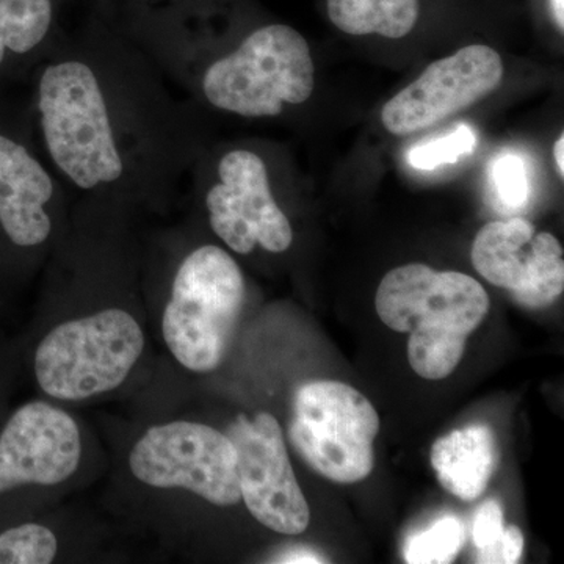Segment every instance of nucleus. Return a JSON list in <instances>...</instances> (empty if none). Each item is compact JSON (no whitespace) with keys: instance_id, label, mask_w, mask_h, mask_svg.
<instances>
[{"instance_id":"f257e3e1","label":"nucleus","mask_w":564,"mask_h":564,"mask_svg":"<svg viewBox=\"0 0 564 564\" xmlns=\"http://www.w3.org/2000/svg\"><path fill=\"white\" fill-rule=\"evenodd\" d=\"M375 307L393 332L410 333L408 361L414 372L444 380L462 362L467 337L488 314L489 299L467 274L410 263L386 274Z\"/></svg>"},{"instance_id":"f03ea898","label":"nucleus","mask_w":564,"mask_h":564,"mask_svg":"<svg viewBox=\"0 0 564 564\" xmlns=\"http://www.w3.org/2000/svg\"><path fill=\"white\" fill-rule=\"evenodd\" d=\"M41 129L52 162L77 187L117 182L124 162L101 84L84 62L47 66L39 84Z\"/></svg>"},{"instance_id":"7ed1b4c3","label":"nucleus","mask_w":564,"mask_h":564,"mask_svg":"<svg viewBox=\"0 0 564 564\" xmlns=\"http://www.w3.org/2000/svg\"><path fill=\"white\" fill-rule=\"evenodd\" d=\"M245 303L242 270L215 245L191 252L174 276L163 313L166 347L192 372L217 369L239 323Z\"/></svg>"},{"instance_id":"20e7f679","label":"nucleus","mask_w":564,"mask_h":564,"mask_svg":"<svg viewBox=\"0 0 564 564\" xmlns=\"http://www.w3.org/2000/svg\"><path fill=\"white\" fill-rule=\"evenodd\" d=\"M310 44L291 25H263L239 50L204 74L203 91L217 109L248 118L276 117L284 104H303L314 91Z\"/></svg>"},{"instance_id":"39448f33","label":"nucleus","mask_w":564,"mask_h":564,"mask_svg":"<svg viewBox=\"0 0 564 564\" xmlns=\"http://www.w3.org/2000/svg\"><path fill=\"white\" fill-rule=\"evenodd\" d=\"M144 347L139 323L122 310L62 323L36 348L35 373L47 395L84 400L124 383Z\"/></svg>"},{"instance_id":"423d86ee","label":"nucleus","mask_w":564,"mask_h":564,"mask_svg":"<svg viewBox=\"0 0 564 564\" xmlns=\"http://www.w3.org/2000/svg\"><path fill=\"white\" fill-rule=\"evenodd\" d=\"M380 415L373 404L340 381H311L293 399L289 440L303 462L336 484H358L373 470Z\"/></svg>"},{"instance_id":"0eeeda50","label":"nucleus","mask_w":564,"mask_h":564,"mask_svg":"<svg viewBox=\"0 0 564 564\" xmlns=\"http://www.w3.org/2000/svg\"><path fill=\"white\" fill-rule=\"evenodd\" d=\"M129 466L152 488H184L218 507L242 499L236 447L228 434L204 423L152 426L132 448Z\"/></svg>"},{"instance_id":"6e6552de","label":"nucleus","mask_w":564,"mask_h":564,"mask_svg":"<svg viewBox=\"0 0 564 564\" xmlns=\"http://www.w3.org/2000/svg\"><path fill=\"white\" fill-rule=\"evenodd\" d=\"M237 452L240 496L256 521L282 534H300L310 505L293 474L280 423L272 414L237 415L228 429Z\"/></svg>"},{"instance_id":"1a4fd4ad","label":"nucleus","mask_w":564,"mask_h":564,"mask_svg":"<svg viewBox=\"0 0 564 564\" xmlns=\"http://www.w3.org/2000/svg\"><path fill=\"white\" fill-rule=\"evenodd\" d=\"M499 52L484 44L463 47L432 63L422 76L386 104L384 128L393 135L425 131L469 109L499 88L503 79Z\"/></svg>"},{"instance_id":"9d476101","label":"nucleus","mask_w":564,"mask_h":564,"mask_svg":"<svg viewBox=\"0 0 564 564\" xmlns=\"http://www.w3.org/2000/svg\"><path fill=\"white\" fill-rule=\"evenodd\" d=\"M470 259L486 281L507 289L529 310L551 306L564 291L562 243L551 232H536L525 218L485 225L475 237Z\"/></svg>"},{"instance_id":"9b49d317","label":"nucleus","mask_w":564,"mask_h":564,"mask_svg":"<svg viewBox=\"0 0 564 564\" xmlns=\"http://www.w3.org/2000/svg\"><path fill=\"white\" fill-rule=\"evenodd\" d=\"M220 182L207 193L214 232L239 254L256 247L284 252L292 245L291 221L274 202L265 163L251 151H232L218 165Z\"/></svg>"},{"instance_id":"f8f14e48","label":"nucleus","mask_w":564,"mask_h":564,"mask_svg":"<svg viewBox=\"0 0 564 564\" xmlns=\"http://www.w3.org/2000/svg\"><path fill=\"white\" fill-rule=\"evenodd\" d=\"M79 426L50 403L20 408L0 434V492L20 486H54L80 463Z\"/></svg>"},{"instance_id":"ddd939ff","label":"nucleus","mask_w":564,"mask_h":564,"mask_svg":"<svg viewBox=\"0 0 564 564\" xmlns=\"http://www.w3.org/2000/svg\"><path fill=\"white\" fill-rule=\"evenodd\" d=\"M54 182L22 144L0 135V225L11 242L35 247L51 236L46 204Z\"/></svg>"},{"instance_id":"4468645a","label":"nucleus","mask_w":564,"mask_h":564,"mask_svg":"<svg viewBox=\"0 0 564 564\" xmlns=\"http://www.w3.org/2000/svg\"><path fill=\"white\" fill-rule=\"evenodd\" d=\"M499 464L496 434L475 423L440 437L432 447V466L441 486L464 502L478 499Z\"/></svg>"},{"instance_id":"2eb2a0df","label":"nucleus","mask_w":564,"mask_h":564,"mask_svg":"<svg viewBox=\"0 0 564 564\" xmlns=\"http://www.w3.org/2000/svg\"><path fill=\"white\" fill-rule=\"evenodd\" d=\"M419 0H328L329 21L348 35L399 40L417 24Z\"/></svg>"},{"instance_id":"dca6fc26","label":"nucleus","mask_w":564,"mask_h":564,"mask_svg":"<svg viewBox=\"0 0 564 564\" xmlns=\"http://www.w3.org/2000/svg\"><path fill=\"white\" fill-rule=\"evenodd\" d=\"M61 0H0V65L7 51L28 54L52 31Z\"/></svg>"},{"instance_id":"f3484780","label":"nucleus","mask_w":564,"mask_h":564,"mask_svg":"<svg viewBox=\"0 0 564 564\" xmlns=\"http://www.w3.org/2000/svg\"><path fill=\"white\" fill-rule=\"evenodd\" d=\"M473 541L477 563L514 564L524 552V534L516 525L505 527L503 508L497 500H488L474 518Z\"/></svg>"},{"instance_id":"a211bd4d","label":"nucleus","mask_w":564,"mask_h":564,"mask_svg":"<svg viewBox=\"0 0 564 564\" xmlns=\"http://www.w3.org/2000/svg\"><path fill=\"white\" fill-rule=\"evenodd\" d=\"M464 538L463 522L456 516H443L429 529L408 538L404 560L410 564L452 563L463 549Z\"/></svg>"},{"instance_id":"6ab92c4d","label":"nucleus","mask_w":564,"mask_h":564,"mask_svg":"<svg viewBox=\"0 0 564 564\" xmlns=\"http://www.w3.org/2000/svg\"><path fill=\"white\" fill-rule=\"evenodd\" d=\"M57 549V538L44 525L24 524L0 533V564H50Z\"/></svg>"},{"instance_id":"aec40b11","label":"nucleus","mask_w":564,"mask_h":564,"mask_svg":"<svg viewBox=\"0 0 564 564\" xmlns=\"http://www.w3.org/2000/svg\"><path fill=\"white\" fill-rule=\"evenodd\" d=\"M477 147V137L469 126H458L448 135L417 144L408 152V162L415 170L433 172L445 165H454L466 155L473 154Z\"/></svg>"},{"instance_id":"412c9836","label":"nucleus","mask_w":564,"mask_h":564,"mask_svg":"<svg viewBox=\"0 0 564 564\" xmlns=\"http://www.w3.org/2000/svg\"><path fill=\"white\" fill-rule=\"evenodd\" d=\"M492 191L497 202L510 210L529 203L530 181L524 159L514 152H500L489 166Z\"/></svg>"},{"instance_id":"4be33fe9","label":"nucleus","mask_w":564,"mask_h":564,"mask_svg":"<svg viewBox=\"0 0 564 564\" xmlns=\"http://www.w3.org/2000/svg\"><path fill=\"white\" fill-rule=\"evenodd\" d=\"M280 563H325L321 555L314 554V552L306 551V549H293L288 554L281 555Z\"/></svg>"},{"instance_id":"5701e85b","label":"nucleus","mask_w":564,"mask_h":564,"mask_svg":"<svg viewBox=\"0 0 564 564\" xmlns=\"http://www.w3.org/2000/svg\"><path fill=\"white\" fill-rule=\"evenodd\" d=\"M99 2L104 3V6H115L117 0H99ZM126 3L132 7V9L144 10L150 9L154 0H124ZM166 2H172L173 10L181 11L182 6H184L185 0H166Z\"/></svg>"},{"instance_id":"b1692460","label":"nucleus","mask_w":564,"mask_h":564,"mask_svg":"<svg viewBox=\"0 0 564 564\" xmlns=\"http://www.w3.org/2000/svg\"><path fill=\"white\" fill-rule=\"evenodd\" d=\"M554 158L556 165V173L560 174V177H564V135L558 137V140L555 141L554 147Z\"/></svg>"},{"instance_id":"393cba45","label":"nucleus","mask_w":564,"mask_h":564,"mask_svg":"<svg viewBox=\"0 0 564 564\" xmlns=\"http://www.w3.org/2000/svg\"><path fill=\"white\" fill-rule=\"evenodd\" d=\"M552 14L560 32L564 31V0H551Z\"/></svg>"}]
</instances>
